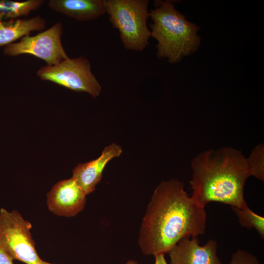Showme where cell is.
I'll return each mask as SVG.
<instances>
[{
    "instance_id": "10",
    "label": "cell",
    "mask_w": 264,
    "mask_h": 264,
    "mask_svg": "<svg viewBox=\"0 0 264 264\" xmlns=\"http://www.w3.org/2000/svg\"><path fill=\"white\" fill-rule=\"evenodd\" d=\"M122 153L121 147L115 143L106 147L101 155L89 162L79 163L73 170L72 178L86 195L94 191L102 178V173L108 163L119 156Z\"/></svg>"
},
{
    "instance_id": "1",
    "label": "cell",
    "mask_w": 264,
    "mask_h": 264,
    "mask_svg": "<svg viewBox=\"0 0 264 264\" xmlns=\"http://www.w3.org/2000/svg\"><path fill=\"white\" fill-rule=\"evenodd\" d=\"M176 179L161 182L148 203L140 228L138 244L144 255L168 253L185 237L204 234L207 215Z\"/></svg>"
},
{
    "instance_id": "11",
    "label": "cell",
    "mask_w": 264,
    "mask_h": 264,
    "mask_svg": "<svg viewBox=\"0 0 264 264\" xmlns=\"http://www.w3.org/2000/svg\"><path fill=\"white\" fill-rule=\"evenodd\" d=\"M52 10L80 22L91 21L106 13L104 0H50Z\"/></svg>"
},
{
    "instance_id": "18",
    "label": "cell",
    "mask_w": 264,
    "mask_h": 264,
    "mask_svg": "<svg viewBox=\"0 0 264 264\" xmlns=\"http://www.w3.org/2000/svg\"><path fill=\"white\" fill-rule=\"evenodd\" d=\"M154 257L155 258L154 264H168L165 258V254H161Z\"/></svg>"
},
{
    "instance_id": "13",
    "label": "cell",
    "mask_w": 264,
    "mask_h": 264,
    "mask_svg": "<svg viewBox=\"0 0 264 264\" xmlns=\"http://www.w3.org/2000/svg\"><path fill=\"white\" fill-rule=\"evenodd\" d=\"M44 2L43 0L24 1L0 0V22L27 16L32 11L40 8Z\"/></svg>"
},
{
    "instance_id": "7",
    "label": "cell",
    "mask_w": 264,
    "mask_h": 264,
    "mask_svg": "<svg viewBox=\"0 0 264 264\" xmlns=\"http://www.w3.org/2000/svg\"><path fill=\"white\" fill-rule=\"evenodd\" d=\"M62 23L57 22L35 36L26 35L20 41L5 46L3 53L9 56L30 54L45 61L48 65H55L69 58L62 44Z\"/></svg>"
},
{
    "instance_id": "2",
    "label": "cell",
    "mask_w": 264,
    "mask_h": 264,
    "mask_svg": "<svg viewBox=\"0 0 264 264\" xmlns=\"http://www.w3.org/2000/svg\"><path fill=\"white\" fill-rule=\"evenodd\" d=\"M191 166V197L198 205L205 208L216 201L240 209L248 207L243 192L251 175L247 158L240 151L232 147L206 150L197 155Z\"/></svg>"
},
{
    "instance_id": "17",
    "label": "cell",
    "mask_w": 264,
    "mask_h": 264,
    "mask_svg": "<svg viewBox=\"0 0 264 264\" xmlns=\"http://www.w3.org/2000/svg\"><path fill=\"white\" fill-rule=\"evenodd\" d=\"M14 259L0 245V264H14Z\"/></svg>"
},
{
    "instance_id": "8",
    "label": "cell",
    "mask_w": 264,
    "mask_h": 264,
    "mask_svg": "<svg viewBox=\"0 0 264 264\" xmlns=\"http://www.w3.org/2000/svg\"><path fill=\"white\" fill-rule=\"evenodd\" d=\"M86 196L72 177L63 180L56 183L47 194L48 208L59 216L73 217L84 208Z\"/></svg>"
},
{
    "instance_id": "4",
    "label": "cell",
    "mask_w": 264,
    "mask_h": 264,
    "mask_svg": "<svg viewBox=\"0 0 264 264\" xmlns=\"http://www.w3.org/2000/svg\"><path fill=\"white\" fill-rule=\"evenodd\" d=\"M147 0H105L104 4L112 26L120 33L126 48L144 49L148 44L151 31L147 26L150 17Z\"/></svg>"
},
{
    "instance_id": "9",
    "label": "cell",
    "mask_w": 264,
    "mask_h": 264,
    "mask_svg": "<svg viewBox=\"0 0 264 264\" xmlns=\"http://www.w3.org/2000/svg\"><path fill=\"white\" fill-rule=\"evenodd\" d=\"M217 251L218 243L214 239L200 245L197 237H185L168 253L171 264H223Z\"/></svg>"
},
{
    "instance_id": "19",
    "label": "cell",
    "mask_w": 264,
    "mask_h": 264,
    "mask_svg": "<svg viewBox=\"0 0 264 264\" xmlns=\"http://www.w3.org/2000/svg\"><path fill=\"white\" fill-rule=\"evenodd\" d=\"M125 264H137V262L134 260H129Z\"/></svg>"
},
{
    "instance_id": "12",
    "label": "cell",
    "mask_w": 264,
    "mask_h": 264,
    "mask_svg": "<svg viewBox=\"0 0 264 264\" xmlns=\"http://www.w3.org/2000/svg\"><path fill=\"white\" fill-rule=\"evenodd\" d=\"M46 22L40 16L0 22V46L13 43L32 31L44 29Z\"/></svg>"
},
{
    "instance_id": "3",
    "label": "cell",
    "mask_w": 264,
    "mask_h": 264,
    "mask_svg": "<svg viewBox=\"0 0 264 264\" xmlns=\"http://www.w3.org/2000/svg\"><path fill=\"white\" fill-rule=\"evenodd\" d=\"M156 3V8L150 11V17L153 21L151 36L157 41V56L167 59L171 63L178 62L199 46V28L187 21L172 2L159 1Z\"/></svg>"
},
{
    "instance_id": "16",
    "label": "cell",
    "mask_w": 264,
    "mask_h": 264,
    "mask_svg": "<svg viewBox=\"0 0 264 264\" xmlns=\"http://www.w3.org/2000/svg\"><path fill=\"white\" fill-rule=\"evenodd\" d=\"M229 264H261L253 254L242 249H238L231 255Z\"/></svg>"
},
{
    "instance_id": "15",
    "label": "cell",
    "mask_w": 264,
    "mask_h": 264,
    "mask_svg": "<svg viewBox=\"0 0 264 264\" xmlns=\"http://www.w3.org/2000/svg\"><path fill=\"white\" fill-rule=\"evenodd\" d=\"M251 176L264 180V146L261 143L256 146L247 158Z\"/></svg>"
},
{
    "instance_id": "14",
    "label": "cell",
    "mask_w": 264,
    "mask_h": 264,
    "mask_svg": "<svg viewBox=\"0 0 264 264\" xmlns=\"http://www.w3.org/2000/svg\"><path fill=\"white\" fill-rule=\"evenodd\" d=\"M241 225L249 229L254 228L262 238H264V218L254 212L249 207L245 209L231 207Z\"/></svg>"
},
{
    "instance_id": "5",
    "label": "cell",
    "mask_w": 264,
    "mask_h": 264,
    "mask_svg": "<svg viewBox=\"0 0 264 264\" xmlns=\"http://www.w3.org/2000/svg\"><path fill=\"white\" fill-rule=\"evenodd\" d=\"M32 224L17 210L0 209V245L14 259L26 264L42 261L35 248Z\"/></svg>"
},
{
    "instance_id": "6",
    "label": "cell",
    "mask_w": 264,
    "mask_h": 264,
    "mask_svg": "<svg viewBox=\"0 0 264 264\" xmlns=\"http://www.w3.org/2000/svg\"><path fill=\"white\" fill-rule=\"evenodd\" d=\"M37 75L42 80L74 91L87 92L93 98L98 96L102 89L91 71L89 61L83 56L69 58L53 66L46 65L37 71Z\"/></svg>"
},
{
    "instance_id": "20",
    "label": "cell",
    "mask_w": 264,
    "mask_h": 264,
    "mask_svg": "<svg viewBox=\"0 0 264 264\" xmlns=\"http://www.w3.org/2000/svg\"><path fill=\"white\" fill-rule=\"evenodd\" d=\"M40 264H51V263H48L47 262L42 260Z\"/></svg>"
}]
</instances>
